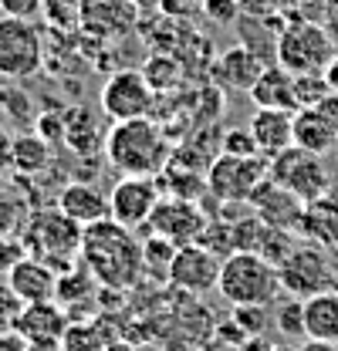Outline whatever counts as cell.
Returning <instances> with one entry per match:
<instances>
[{"label": "cell", "mask_w": 338, "mask_h": 351, "mask_svg": "<svg viewBox=\"0 0 338 351\" xmlns=\"http://www.w3.org/2000/svg\"><path fill=\"white\" fill-rule=\"evenodd\" d=\"M220 257L200 247V243H186L176 250V257L169 263V284L186 291V294H207L220 284Z\"/></svg>", "instance_id": "7c38bea8"}, {"label": "cell", "mask_w": 338, "mask_h": 351, "mask_svg": "<svg viewBox=\"0 0 338 351\" xmlns=\"http://www.w3.org/2000/svg\"><path fill=\"white\" fill-rule=\"evenodd\" d=\"M271 162L264 156H227L220 152L207 169V186L220 203H251V196L257 193V186L267 179Z\"/></svg>", "instance_id": "9c48e42d"}, {"label": "cell", "mask_w": 338, "mask_h": 351, "mask_svg": "<svg viewBox=\"0 0 338 351\" xmlns=\"http://www.w3.org/2000/svg\"><path fill=\"white\" fill-rule=\"evenodd\" d=\"M54 206L68 219H75L78 226H95L102 219H112L109 193L98 182H84V179L65 182L61 193H58V199H54Z\"/></svg>", "instance_id": "5bb4252c"}, {"label": "cell", "mask_w": 338, "mask_h": 351, "mask_svg": "<svg viewBox=\"0 0 338 351\" xmlns=\"http://www.w3.org/2000/svg\"><path fill=\"white\" fill-rule=\"evenodd\" d=\"M142 75H146V82L153 85V91L159 95V91H169V88L176 85L179 64H176V58H169V54H153L149 64L142 68Z\"/></svg>", "instance_id": "1f68e13d"}, {"label": "cell", "mask_w": 338, "mask_h": 351, "mask_svg": "<svg viewBox=\"0 0 338 351\" xmlns=\"http://www.w3.org/2000/svg\"><path fill=\"white\" fill-rule=\"evenodd\" d=\"M207 223H210V217H203L196 203L172 196V199H163V203L156 206V213H153L146 230L172 240L176 247H186V243H200Z\"/></svg>", "instance_id": "4fadbf2b"}, {"label": "cell", "mask_w": 338, "mask_h": 351, "mask_svg": "<svg viewBox=\"0 0 338 351\" xmlns=\"http://www.w3.org/2000/svg\"><path fill=\"white\" fill-rule=\"evenodd\" d=\"M139 21L132 0H84L82 3V31L98 38H122Z\"/></svg>", "instance_id": "d6986e66"}, {"label": "cell", "mask_w": 338, "mask_h": 351, "mask_svg": "<svg viewBox=\"0 0 338 351\" xmlns=\"http://www.w3.org/2000/svg\"><path fill=\"white\" fill-rule=\"evenodd\" d=\"M267 64L254 54L247 44H234V47H223L216 58L210 61V78L216 88H230V91H251L254 82L260 78Z\"/></svg>", "instance_id": "9a60e30c"}, {"label": "cell", "mask_w": 338, "mask_h": 351, "mask_svg": "<svg viewBox=\"0 0 338 351\" xmlns=\"http://www.w3.org/2000/svg\"><path fill=\"white\" fill-rule=\"evenodd\" d=\"M47 64V41L34 21L0 17V78L31 82Z\"/></svg>", "instance_id": "5b68a950"}, {"label": "cell", "mask_w": 338, "mask_h": 351, "mask_svg": "<svg viewBox=\"0 0 338 351\" xmlns=\"http://www.w3.org/2000/svg\"><path fill=\"white\" fill-rule=\"evenodd\" d=\"M295 145L315 156H328L338 145V122H332L322 108L295 112Z\"/></svg>", "instance_id": "44dd1931"}, {"label": "cell", "mask_w": 338, "mask_h": 351, "mask_svg": "<svg viewBox=\"0 0 338 351\" xmlns=\"http://www.w3.org/2000/svg\"><path fill=\"white\" fill-rule=\"evenodd\" d=\"M216 291L230 307H257V304L271 307L284 294L281 270L267 257L254 254V250H237V254L223 257Z\"/></svg>", "instance_id": "3957f363"}, {"label": "cell", "mask_w": 338, "mask_h": 351, "mask_svg": "<svg viewBox=\"0 0 338 351\" xmlns=\"http://www.w3.org/2000/svg\"><path fill=\"white\" fill-rule=\"evenodd\" d=\"M102 115L112 122H132V119H149L156 108V91L146 82L142 71L126 68V71H112L102 85L98 95Z\"/></svg>", "instance_id": "ba28073f"}, {"label": "cell", "mask_w": 338, "mask_h": 351, "mask_svg": "<svg viewBox=\"0 0 338 351\" xmlns=\"http://www.w3.org/2000/svg\"><path fill=\"white\" fill-rule=\"evenodd\" d=\"M304 335L338 345V291H322L304 301Z\"/></svg>", "instance_id": "cb8c5ba5"}, {"label": "cell", "mask_w": 338, "mask_h": 351, "mask_svg": "<svg viewBox=\"0 0 338 351\" xmlns=\"http://www.w3.org/2000/svg\"><path fill=\"white\" fill-rule=\"evenodd\" d=\"M21 311H24V301H21V298L7 287V280H3V284H0V335H3V331H14Z\"/></svg>", "instance_id": "8d00e7d4"}, {"label": "cell", "mask_w": 338, "mask_h": 351, "mask_svg": "<svg viewBox=\"0 0 338 351\" xmlns=\"http://www.w3.org/2000/svg\"><path fill=\"white\" fill-rule=\"evenodd\" d=\"M135 351H166V348H159V345H135Z\"/></svg>", "instance_id": "816d5d0a"}, {"label": "cell", "mask_w": 338, "mask_h": 351, "mask_svg": "<svg viewBox=\"0 0 338 351\" xmlns=\"http://www.w3.org/2000/svg\"><path fill=\"white\" fill-rule=\"evenodd\" d=\"M267 176H271L278 186H284L291 196H297L304 206L325 199L328 189H332V173H328V166H325V156L304 152V149H297V145L284 149L281 156H274Z\"/></svg>", "instance_id": "52a82bcc"}, {"label": "cell", "mask_w": 338, "mask_h": 351, "mask_svg": "<svg viewBox=\"0 0 338 351\" xmlns=\"http://www.w3.org/2000/svg\"><path fill=\"white\" fill-rule=\"evenodd\" d=\"M251 210L267 226H278V230H291L304 217V203L297 196H291L284 186H278L271 176L257 186V193L251 196Z\"/></svg>", "instance_id": "ac0fdd59"}, {"label": "cell", "mask_w": 338, "mask_h": 351, "mask_svg": "<svg viewBox=\"0 0 338 351\" xmlns=\"http://www.w3.org/2000/svg\"><path fill=\"white\" fill-rule=\"evenodd\" d=\"M271 351H297L295 345H271Z\"/></svg>", "instance_id": "f5cc1de1"}, {"label": "cell", "mask_w": 338, "mask_h": 351, "mask_svg": "<svg viewBox=\"0 0 338 351\" xmlns=\"http://www.w3.org/2000/svg\"><path fill=\"white\" fill-rule=\"evenodd\" d=\"M297 240L291 237V230H278V226H267L264 230V240H260V257H267V261L274 263V267H281V263L288 261L291 254H295Z\"/></svg>", "instance_id": "f546056e"}, {"label": "cell", "mask_w": 338, "mask_h": 351, "mask_svg": "<svg viewBox=\"0 0 338 351\" xmlns=\"http://www.w3.org/2000/svg\"><path fill=\"white\" fill-rule=\"evenodd\" d=\"M41 14H44V0H0V17L38 21Z\"/></svg>", "instance_id": "f35d334b"}, {"label": "cell", "mask_w": 338, "mask_h": 351, "mask_svg": "<svg viewBox=\"0 0 338 351\" xmlns=\"http://www.w3.org/2000/svg\"><path fill=\"white\" fill-rule=\"evenodd\" d=\"M3 280H7V287H10L24 304L54 301V294H58V270H54L51 263L31 257V254L21 263H14V270H10Z\"/></svg>", "instance_id": "e0dca14e"}, {"label": "cell", "mask_w": 338, "mask_h": 351, "mask_svg": "<svg viewBox=\"0 0 338 351\" xmlns=\"http://www.w3.org/2000/svg\"><path fill=\"white\" fill-rule=\"evenodd\" d=\"M220 152H227V156H240V159L260 156V152H257V142H254V135H251V129L223 132V138H220Z\"/></svg>", "instance_id": "d590c367"}, {"label": "cell", "mask_w": 338, "mask_h": 351, "mask_svg": "<svg viewBox=\"0 0 338 351\" xmlns=\"http://www.w3.org/2000/svg\"><path fill=\"white\" fill-rule=\"evenodd\" d=\"M234 321L244 328L247 338H264L267 328H274V311L267 304L257 307H234Z\"/></svg>", "instance_id": "d6a6232c"}, {"label": "cell", "mask_w": 338, "mask_h": 351, "mask_svg": "<svg viewBox=\"0 0 338 351\" xmlns=\"http://www.w3.org/2000/svg\"><path fill=\"white\" fill-rule=\"evenodd\" d=\"M163 14L166 17H179V21H190V17L203 14V0H166L163 3Z\"/></svg>", "instance_id": "ab89813d"}, {"label": "cell", "mask_w": 338, "mask_h": 351, "mask_svg": "<svg viewBox=\"0 0 338 351\" xmlns=\"http://www.w3.org/2000/svg\"><path fill=\"white\" fill-rule=\"evenodd\" d=\"M51 166V142L38 132H24L14 138V159H10V173L24 176H41Z\"/></svg>", "instance_id": "d4e9b609"}, {"label": "cell", "mask_w": 338, "mask_h": 351, "mask_svg": "<svg viewBox=\"0 0 338 351\" xmlns=\"http://www.w3.org/2000/svg\"><path fill=\"white\" fill-rule=\"evenodd\" d=\"M281 270V287L284 294L291 298H315L322 291H332L335 284V270H332V261L328 254L318 247V243H297L295 254L278 267Z\"/></svg>", "instance_id": "30bf717a"}, {"label": "cell", "mask_w": 338, "mask_h": 351, "mask_svg": "<svg viewBox=\"0 0 338 351\" xmlns=\"http://www.w3.org/2000/svg\"><path fill=\"white\" fill-rule=\"evenodd\" d=\"M82 233L84 226H78L75 219H68L54 206V210H34L27 217L21 240H24L31 257L68 270L75 257H82Z\"/></svg>", "instance_id": "277c9868"}, {"label": "cell", "mask_w": 338, "mask_h": 351, "mask_svg": "<svg viewBox=\"0 0 338 351\" xmlns=\"http://www.w3.org/2000/svg\"><path fill=\"white\" fill-rule=\"evenodd\" d=\"M14 331H21L31 345H54L65 338L68 331V314L54 301H41V304H24Z\"/></svg>", "instance_id": "ffe728a7"}, {"label": "cell", "mask_w": 338, "mask_h": 351, "mask_svg": "<svg viewBox=\"0 0 338 351\" xmlns=\"http://www.w3.org/2000/svg\"><path fill=\"white\" fill-rule=\"evenodd\" d=\"M0 351H31V341L21 331H3L0 335Z\"/></svg>", "instance_id": "b9f144b4"}, {"label": "cell", "mask_w": 338, "mask_h": 351, "mask_svg": "<svg viewBox=\"0 0 338 351\" xmlns=\"http://www.w3.org/2000/svg\"><path fill=\"white\" fill-rule=\"evenodd\" d=\"M315 108H322V112H325L332 122H338V91H332V95H328L322 105H315Z\"/></svg>", "instance_id": "7dc6e473"}, {"label": "cell", "mask_w": 338, "mask_h": 351, "mask_svg": "<svg viewBox=\"0 0 338 351\" xmlns=\"http://www.w3.org/2000/svg\"><path fill=\"white\" fill-rule=\"evenodd\" d=\"M237 351H271V341L267 338H247Z\"/></svg>", "instance_id": "c3c4849f"}, {"label": "cell", "mask_w": 338, "mask_h": 351, "mask_svg": "<svg viewBox=\"0 0 338 351\" xmlns=\"http://www.w3.org/2000/svg\"><path fill=\"white\" fill-rule=\"evenodd\" d=\"M335 51V41L328 38L322 21H295L278 34L274 61L291 75H325Z\"/></svg>", "instance_id": "8992f818"}, {"label": "cell", "mask_w": 338, "mask_h": 351, "mask_svg": "<svg viewBox=\"0 0 338 351\" xmlns=\"http://www.w3.org/2000/svg\"><path fill=\"white\" fill-rule=\"evenodd\" d=\"M27 257V247L21 237H0V274L7 277L14 270V263H21Z\"/></svg>", "instance_id": "74e56055"}, {"label": "cell", "mask_w": 338, "mask_h": 351, "mask_svg": "<svg viewBox=\"0 0 338 351\" xmlns=\"http://www.w3.org/2000/svg\"><path fill=\"white\" fill-rule=\"evenodd\" d=\"M27 203L7 189H0V237H17L27 226Z\"/></svg>", "instance_id": "83f0119b"}, {"label": "cell", "mask_w": 338, "mask_h": 351, "mask_svg": "<svg viewBox=\"0 0 338 351\" xmlns=\"http://www.w3.org/2000/svg\"><path fill=\"white\" fill-rule=\"evenodd\" d=\"M102 152L109 166H115L122 176H159L172 159L166 125H159L153 115L132 122H112Z\"/></svg>", "instance_id": "7a4b0ae2"}, {"label": "cell", "mask_w": 338, "mask_h": 351, "mask_svg": "<svg viewBox=\"0 0 338 351\" xmlns=\"http://www.w3.org/2000/svg\"><path fill=\"white\" fill-rule=\"evenodd\" d=\"M325 82L332 85V91H338V51H335V58H332V64L325 68Z\"/></svg>", "instance_id": "681fc988"}, {"label": "cell", "mask_w": 338, "mask_h": 351, "mask_svg": "<svg viewBox=\"0 0 338 351\" xmlns=\"http://www.w3.org/2000/svg\"><path fill=\"white\" fill-rule=\"evenodd\" d=\"M14 132L7 129V125H0V173H7L10 169V159H14Z\"/></svg>", "instance_id": "60d3db41"}, {"label": "cell", "mask_w": 338, "mask_h": 351, "mask_svg": "<svg viewBox=\"0 0 338 351\" xmlns=\"http://www.w3.org/2000/svg\"><path fill=\"white\" fill-rule=\"evenodd\" d=\"M297 351H338L335 341H318V338H304V345H297Z\"/></svg>", "instance_id": "bcb514c9"}, {"label": "cell", "mask_w": 338, "mask_h": 351, "mask_svg": "<svg viewBox=\"0 0 338 351\" xmlns=\"http://www.w3.org/2000/svg\"><path fill=\"white\" fill-rule=\"evenodd\" d=\"M254 142H257V152L271 162L274 156H281L284 149L295 145V112H281V108H254L251 122Z\"/></svg>", "instance_id": "2e32d148"}, {"label": "cell", "mask_w": 338, "mask_h": 351, "mask_svg": "<svg viewBox=\"0 0 338 351\" xmlns=\"http://www.w3.org/2000/svg\"><path fill=\"white\" fill-rule=\"evenodd\" d=\"M176 243L166 240V237H159V233H149L146 240H142V261H146V270H156L163 280H169V263L176 257Z\"/></svg>", "instance_id": "484cf974"}, {"label": "cell", "mask_w": 338, "mask_h": 351, "mask_svg": "<svg viewBox=\"0 0 338 351\" xmlns=\"http://www.w3.org/2000/svg\"><path fill=\"white\" fill-rule=\"evenodd\" d=\"M322 24H325L328 38H332L338 47V0H328V7H325V14H322Z\"/></svg>", "instance_id": "ee69618b"}, {"label": "cell", "mask_w": 338, "mask_h": 351, "mask_svg": "<svg viewBox=\"0 0 338 351\" xmlns=\"http://www.w3.org/2000/svg\"><path fill=\"white\" fill-rule=\"evenodd\" d=\"M274 328H278L284 338H308V335H304V301L284 294V301L274 307Z\"/></svg>", "instance_id": "4316f807"}, {"label": "cell", "mask_w": 338, "mask_h": 351, "mask_svg": "<svg viewBox=\"0 0 338 351\" xmlns=\"http://www.w3.org/2000/svg\"><path fill=\"white\" fill-rule=\"evenodd\" d=\"M159 203H163V189H159L156 176H122L109 189L112 219L122 223L126 230H135V233H142L149 226Z\"/></svg>", "instance_id": "8fae6325"}, {"label": "cell", "mask_w": 338, "mask_h": 351, "mask_svg": "<svg viewBox=\"0 0 338 351\" xmlns=\"http://www.w3.org/2000/svg\"><path fill=\"white\" fill-rule=\"evenodd\" d=\"M82 263L84 270L109 291H128L142 270V240L135 230H126L115 219H102L95 226H84L82 233Z\"/></svg>", "instance_id": "6da1fadb"}, {"label": "cell", "mask_w": 338, "mask_h": 351, "mask_svg": "<svg viewBox=\"0 0 338 351\" xmlns=\"http://www.w3.org/2000/svg\"><path fill=\"white\" fill-rule=\"evenodd\" d=\"M105 351H135V348H132V345H119V341H115V345H109Z\"/></svg>", "instance_id": "f907efd6"}, {"label": "cell", "mask_w": 338, "mask_h": 351, "mask_svg": "<svg viewBox=\"0 0 338 351\" xmlns=\"http://www.w3.org/2000/svg\"><path fill=\"white\" fill-rule=\"evenodd\" d=\"M203 17L213 27H234L244 17V10L237 7V0H203Z\"/></svg>", "instance_id": "e575fe53"}, {"label": "cell", "mask_w": 338, "mask_h": 351, "mask_svg": "<svg viewBox=\"0 0 338 351\" xmlns=\"http://www.w3.org/2000/svg\"><path fill=\"white\" fill-rule=\"evenodd\" d=\"M332 95V85L325 82V75H295V105L301 108H315Z\"/></svg>", "instance_id": "4dcf8cb0"}, {"label": "cell", "mask_w": 338, "mask_h": 351, "mask_svg": "<svg viewBox=\"0 0 338 351\" xmlns=\"http://www.w3.org/2000/svg\"><path fill=\"white\" fill-rule=\"evenodd\" d=\"M251 101L257 108H281V112H297L295 105V75L284 71L278 61L267 64L260 71V78L254 82V88L247 91Z\"/></svg>", "instance_id": "7402d4cb"}, {"label": "cell", "mask_w": 338, "mask_h": 351, "mask_svg": "<svg viewBox=\"0 0 338 351\" xmlns=\"http://www.w3.org/2000/svg\"><path fill=\"white\" fill-rule=\"evenodd\" d=\"M105 135L109 132L102 129V119L95 115V108L88 105H75L65 112V142L78 152V156H88L95 149H105Z\"/></svg>", "instance_id": "603a6c76"}, {"label": "cell", "mask_w": 338, "mask_h": 351, "mask_svg": "<svg viewBox=\"0 0 338 351\" xmlns=\"http://www.w3.org/2000/svg\"><path fill=\"white\" fill-rule=\"evenodd\" d=\"M237 7L244 10V17H267L274 0H237Z\"/></svg>", "instance_id": "7bdbcfd3"}, {"label": "cell", "mask_w": 338, "mask_h": 351, "mask_svg": "<svg viewBox=\"0 0 338 351\" xmlns=\"http://www.w3.org/2000/svg\"><path fill=\"white\" fill-rule=\"evenodd\" d=\"M0 189H3V179H0Z\"/></svg>", "instance_id": "db71d44e"}, {"label": "cell", "mask_w": 338, "mask_h": 351, "mask_svg": "<svg viewBox=\"0 0 338 351\" xmlns=\"http://www.w3.org/2000/svg\"><path fill=\"white\" fill-rule=\"evenodd\" d=\"M82 3L84 0H44V21L54 31H75L82 27Z\"/></svg>", "instance_id": "f1b7e54d"}, {"label": "cell", "mask_w": 338, "mask_h": 351, "mask_svg": "<svg viewBox=\"0 0 338 351\" xmlns=\"http://www.w3.org/2000/svg\"><path fill=\"white\" fill-rule=\"evenodd\" d=\"M65 351H105V338H98L95 324H68L65 338H61Z\"/></svg>", "instance_id": "836d02e7"}, {"label": "cell", "mask_w": 338, "mask_h": 351, "mask_svg": "<svg viewBox=\"0 0 338 351\" xmlns=\"http://www.w3.org/2000/svg\"><path fill=\"white\" fill-rule=\"evenodd\" d=\"M163 3L166 0H132V7H135L139 17H159L163 14Z\"/></svg>", "instance_id": "f6af8a7d"}]
</instances>
